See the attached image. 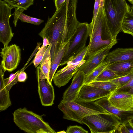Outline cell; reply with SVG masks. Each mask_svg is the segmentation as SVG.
I'll list each match as a JSON object with an SVG mask.
<instances>
[{"instance_id":"6da1fadb","label":"cell","mask_w":133,"mask_h":133,"mask_svg":"<svg viewBox=\"0 0 133 133\" xmlns=\"http://www.w3.org/2000/svg\"><path fill=\"white\" fill-rule=\"evenodd\" d=\"M67 2L64 3L58 10H56L50 18L38 35L42 38L48 40L51 46L50 50L51 61L57 53L62 45L63 35L66 25Z\"/></svg>"},{"instance_id":"7a4b0ae2","label":"cell","mask_w":133,"mask_h":133,"mask_svg":"<svg viewBox=\"0 0 133 133\" xmlns=\"http://www.w3.org/2000/svg\"><path fill=\"white\" fill-rule=\"evenodd\" d=\"M89 42L85 59L117 41L113 40L108 26L104 6L99 8L95 21L89 24Z\"/></svg>"},{"instance_id":"3957f363","label":"cell","mask_w":133,"mask_h":133,"mask_svg":"<svg viewBox=\"0 0 133 133\" xmlns=\"http://www.w3.org/2000/svg\"><path fill=\"white\" fill-rule=\"evenodd\" d=\"M13 121L21 130L28 133H55L48 123L40 115L24 107L16 110L13 113Z\"/></svg>"},{"instance_id":"277c9868","label":"cell","mask_w":133,"mask_h":133,"mask_svg":"<svg viewBox=\"0 0 133 133\" xmlns=\"http://www.w3.org/2000/svg\"><path fill=\"white\" fill-rule=\"evenodd\" d=\"M104 8L112 38L114 41L117 40V35L121 31L123 19L125 14L130 11V6L125 0H105Z\"/></svg>"},{"instance_id":"5b68a950","label":"cell","mask_w":133,"mask_h":133,"mask_svg":"<svg viewBox=\"0 0 133 133\" xmlns=\"http://www.w3.org/2000/svg\"><path fill=\"white\" fill-rule=\"evenodd\" d=\"M82 121L92 133L115 132L122 122L117 116L108 112L87 116Z\"/></svg>"},{"instance_id":"8992f818","label":"cell","mask_w":133,"mask_h":133,"mask_svg":"<svg viewBox=\"0 0 133 133\" xmlns=\"http://www.w3.org/2000/svg\"><path fill=\"white\" fill-rule=\"evenodd\" d=\"M89 29L87 23L79 22L74 35L68 43L59 66L66 64L86 48L89 36Z\"/></svg>"},{"instance_id":"52a82bcc","label":"cell","mask_w":133,"mask_h":133,"mask_svg":"<svg viewBox=\"0 0 133 133\" xmlns=\"http://www.w3.org/2000/svg\"><path fill=\"white\" fill-rule=\"evenodd\" d=\"M58 108L63 112L64 119L82 124L85 117L92 115L107 112L103 109H94L82 105L75 101L66 102L62 100Z\"/></svg>"},{"instance_id":"ba28073f","label":"cell","mask_w":133,"mask_h":133,"mask_svg":"<svg viewBox=\"0 0 133 133\" xmlns=\"http://www.w3.org/2000/svg\"><path fill=\"white\" fill-rule=\"evenodd\" d=\"M87 50V46L74 58L69 61L65 66L57 71L53 78L55 85L60 88L69 82L85 62L84 59Z\"/></svg>"},{"instance_id":"9c48e42d","label":"cell","mask_w":133,"mask_h":133,"mask_svg":"<svg viewBox=\"0 0 133 133\" xmlns=\"http://www.w3.org/2000/svg\"><path fill=\"white\" fill-rule=\"evenodd\" d=\"M13 7L4 0H0V41L4 46L8 45L14 36L9 24Z\"/></svg>"},{"instance_id":"30bf717a","label":"cell","mask_w":133,"mask_h":133,"mask_svg":"<svg viewBox=\"0 0 133 133\" xmlns=\"http://www.w3.org/2000/svg\"><path fill=\"white\" fill-rule=\"evenodd\" d=\"M0 53L1 64L4 71L11 72L16 69L21 59V50L16 44L4 46Z\"/></svg>"},{"instance_id":"8fae6325","label":"cell","mask_w":133,"mask_h":133,"mask_svg":"<svg viewBox=\"0 0 133 133\" xmlns=\"http://www.w3.org/2000/svg\"><path fill=\"white\" fill-rule=\"evenodd\" d=\"M118 42L117 40L115 41L93 54L85 59L78 70L83 72L86 76L104 60L110 49Z\"/></svg>"},{"instance_id":"7c38bea8","label":"cell","mask_w":133,"mask_h":133,"mask_svg":"<svg viewBox=\"0 0 133 133\" xmlns=\"http://www.w3.org/2000/svg\"><path fill=\"white\" fill-rule=\"evenodd\" d=\"M111 93L97 87L84 84L75 101L79 103L92 102L104 97H108Z\"/></svg>"},{"instance_id":"4fadbf2b","label":"cell","mask_w":133,"mask_h":133,"mask_svg":"<svg viewBox=\"0 0 133 133\" xmlns=\"http://www.w3.org/2000/svg\"><path fill=\"white\" fill-rule=\"evenodd\" d=\"M37 75L38 93L41 104L45 106H51L55 97L53 87L48 79Z\"/></svg>"},{"instance_id":"5bb4252c","label":"cell","mask_w":133,"mask_h":133,"mask_svg":"<svg viewBox=\"0 0 133 133\" xmlns=\"http://www.w3.org/2000/svg\"><path fill=\"white\" fill-rule=\"evenodd\" d=\"M85 76L78 70L73 77L71 83L63 93L62 100L65 102L75 101L79 91L84 84Z\"/></svg>"},{"instance_id":"9a60e30c","label":"cell","mask_w":133,"mask_h":133,"mask_svg":"<svg viewBox=\"0 0 133 133\" xmlns=\"http://www.w3.org/2000/svg\"><path fill=\"white\" fill-rule=\"evenodd\" d=\"M94 103L99 108L119 117L121 120V124L127 123L133 118V110L125 111L113 106L109 101L108 97H104L96 101Z\"/></svg>"},{"instance_id":"2e32d148","label":"cell","mask_w":133,"mask_h":133,"mask_svg":"<svg viewBox=\"0 0 133 133\" xmlns=\"http://www.w3.org/2000/svg\"><path fill=\"white\" fill-rule=\"evenodd\" d=\"M108 99L116 108L125 111L133 110V95L114 92L108 97Z\"/></svg>"},{"instance_id":"e0dca14e","label":"cell","mask_w":133,"mask_h":133,"mask_svg":"<svg viewBox=\"0 0 133 133\" xmlns=\"http://www.w3.org/2000/svg\"><path fill=\"white\" fill-rule=\"evenodd\" d=\"M104 60L110 63L117 61H133V48L116 49L109 52Z\"/></svg>"},{"instance_id":"ac0fdd59","label":"cell","mask_w":133,"mask_h":133,"mask_svg":"<svg viewBox=\"0 0 133 133\" xmlns=\"http://www.w3.org/2000/svg\"><path fill=\"white\" fill-rule=\"evenodd\" d=\"M107 68L115 72L118 77H123L133 70V61L114 62L110 63Z\"/></svg>"},{"instance_id":"d6986e66","label":"cell","mask_w":133,"mask_h":133,"mask_svg":"<svg viewBox=\"0 0 133 133\" xmlns=\"http://www.w3.org/2000/svg\"><path fill=\"white\" fill-rule=\"evenodd\" d=\"M4 71L2 65H0V111L7 109L11 104L9 91L6 89L4 81Z\"/></svg>"},{"instance_id":"ffe728a7","label":"cell","mask_w":133,"mask_h":133,"mask_svg":"<svg viewBox=\"0 0 133 133\" xmlns=\"http://www.w3.org/2000/svg\"><path fill=\"white\" fill-rule=\"evenodd\" d=\"M51 46V44L48 46L39 65L37 68V75L48 79L51 65L50 51Z\"/></svg>"},{"instance_id":"44dd1931","label":"cell","mask_w":133,"mask_h":133,"mask_svg":"<svg viewBox=\"0 0 133 133\" xmlns=\"http://www.w3.org/2000/svg\"><path fill=\"white\" fill-rule=\"evenodd\" d=\"M24 9L18 8H15V11L12 14L14 16L13 23L15 27L17 25V21L19 19L22 22L38 25L42 23L43 20L33 17L27 15L23 13Z\"/></svg>"},{"instance_id":"7402d4cb","label":"cell","mask_w":133,"mask_h":133,"mask_svg":"<svg viewBox=\"0 0 133 133\" xmlns=\"http://www.w3.org/2000/svg\"><path fill=\"white\" fill-rule=\"evenodd\" d=\"M68 42L62 45L58 51L51 61V67L49 77V81L51 84L55 72L63 58Z\"/></svg>"},{"instance_id":"603a6c76","label":"cell","mask_w":133,"mask_h":133,"mask_svg":"<svg viewBox=\"0 0 133 133\" xmlns=\"http://www.w3.org/2000/svg\"><path fill=\"white\" fill-rule=\"evenodd\" d=\"M110 63L109 62L104 60L93 69L85 76L84 84H87L95 81L97 77L107 68Z\"/></svg>"},{"instance_id":"cb8c5ba5","label":"cell","mask_w":133,"mask_h":133,"mask_svg":"<svg viewBox=\"0 0 133 133\" xmlns=\"http://www.w3.org/2000/svg\"><path fill=\"white\" fill-rule=\"evenodd\" d=\"M121 31L133 37V14L130 11L124 16L122 24Z\"/></svg>"},{"instance_id":"d4e9b609","label":"cell","mask_w":133,"mask_h":133,"mask_svg":"<svg viewBox=\"0 0 133 133\" xmlns=\"http://www.w3.org/2000/svg\"><path fill=\"white\" fill-rule=\"evenodd\" d=\"M87 84L111 92H114L118 88L117 85L109 81H94Z\"/></svg>"},{"instance_id":"484cf974","label":"cell","mask_w":133,"mask_h":133,"mask_svg":"<svg viewBox=\"0 0 133 133\" xmlns=\"http://www.w3.org/2000/svg\"><path fill=\"white\" fill-rule=\"evenodd\" d=\"M13 8H18L26 10L34 4V0H4Z\"/></svg>"},{"instance_id":"4316f807","label":"cell","mask_w":133,"mask_h":133,"mask_svg":"<svg viewBox=\"0 0 133 133\" xmlns=\"http://www.w3.org/2000/svg\"><path fill=\"white\" fill-rule=\"evenodd\" d=\"M118 77L115 72L107 67L97 77L95 81H109Z\"/></svg>"},{"instance_id":"83f0119b","label":"cell","mask_w":133,"mask_h":133,"mask_svg":"<svg viewBox=\"0 0 133 133\" xmlns=\"http://www.w3.org/2000/svg\"><path fill=\"white\" fill-rule=\"evenodd\" d=\"M49 45V43L47 42H43L42 46L41 47H39L33 61L34 65L35 68L40 64L46 52L48 47L47 46Z\"/></svg>"},{"instance_id":"f1b7e54d","label":"cell","mask_w":133,"mask_h":133,"mask_svg":"<svg viewBox=\"0 0 133 133\" xmlns=\"http://www.w3.org/2000/svg\"><path fill=\"white\" fill-rule=\"evenodd\" d=\"M133 78V70L125 76L118 77L109 81L117 85L118 86V88L127 84Z\"/></svg>"},{"instance_id":"f546056e","label":"cell","mask_w":133,"mask_h":133,"mask_svg":"<svg viewBox=\"0 0 133 133\" xmlns=\"http://www.w3.org/2000/svg\"><path fill=\"white\" fill-rule=\"evenodd\" d=\"M22 70H19L9 77L4 78V81L6 88L9 91L14 85L17 83L18 76Z\"/></svg>"},{"instance_id":"4dcf8cb0","label":"cell","mask_w":133,"mask_h":133,"mask_svg":"<svg viewBox=\"0 0 133 133\" xmlns=\"http://www.w3.org/2000/svg\"><path fill=\"white\" fill-rule=\"evenodd\" d=\"M114 92H124L133 95V78L127 84L117 89Z\"/></svg>"},{"instance_id":"1f68e13d","label":"cell","mask_w":133,"mask_h":133,"mask_svg":"<svg viewBox=\"0 0 133 133\" xmlns=\"http://www.w3.org/2000/svg\"><path fill=\"white\" fill-rule=\"evenodd\" d=\"M115 132L121 133H133V128L129 122L120 124Z\"/></svg>"},{"instance_id":"d6a6232c","label":"cell","mask_w":133,"mask_h":133,"mask_svg":"<svg viewBox=\"0 0 133 133\" xmlns=\"http://www.w3.org/2000/svg\"><path fill=\"white\" fill-rule=\"evenodd\" d=\"M66 133H88V132L81 126L78 125L70 126L67 128Z\"/></svg>"},{"instance_id":"836d02e7","label":"cell","mask_w":133,"mask_h":133,"mask_svg":"<svg viewBox=\"0 0 133 133\" xmlns=\"http://www.w3.org/2000/svg\"><path fill=\"white\" fill-rule=\"evenodd\" d=\"M104 0H95L91 22H94L95 21L99 8L101 6H104Z\"/></svg>"},{"instance_id":"e575fe53","label":"cell","mask_w":133,"mask_h":133,"mask_svg":"<svg viewBox=\"0 0 133 133\" xmlns=\"http://www.w3.org/2000/svg\"><path fill=\"white\" fill-rule=\"evenodd\" d=\"M27 78V76L25 72L22 70L19 74L18 76L17 81L20 82H25Z\"/></svg>"},{"instance_id":"d590c367","label":"cell","mask_w":133,"mask_h":133,"mask_svg":"<svg viewBox=\"0 0 133 133\" xmlns=\"http://www.w3.org/2000/svg\"><path fill=\"white\" fill-rule=\"evenodd\" d=\"M67 0H54L56 10H58L62 4Z\"/></svg>"},{"instance_id":"8d00e7d4","label":"cell","mask_w":133,"mask_h":133,"mask_svg":"<svg viewBox=\"0 0 133 133\" xmlns=\"http://www.w3.org/2000/svg\"><path fill=\"white\" fill-rule=\"evenodd\" d=\"M130 12L133 14V4L130 7Z\"/></svg>"},{"instance_id":"74e56055","label":"cell","mask_w":133,"mask_h":133,"mask_svg":"<svg viewBox=\"0 0 133 133\" xmlns=\"http://www.w3.org/2000/svg\"><path fill=\"white\" fill-rule=\"evenodd\" d=\"M132 4H133V0H127Z\"/></svg>"},{"instance_id":"f35d334b","label":"cell","mask_w":133,"mask_h":133,"mask_svg":"<svg viewBox=\"0 0 133 133\" xmlns=\"http://www.w3.org/2000/svg\"><path fill=\"white\" fill-rule=\"evenodd\" d=\"M57 133H66V132L65 131H60L58 132H57Z\"/></svg>"}]
</instances>
